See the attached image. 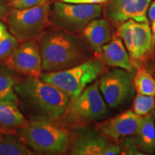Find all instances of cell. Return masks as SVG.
Wrapping results in <instances>:
<instances>
[{"label":"cell","instance_id":"cell-1","mask_svg":"<svg viewBox=\"0 0 155 155\" xmlns=\"http://www.w3.org/2000/svg\"><path fill=\"white\" fill-rule=\"evenodd\" d=\"M15 92L19 109L28 121L59 120L71 100L57 87L32 76L21 78Z\"/></svg>","mask_w":155,"mask_h":155},{"label":"cell","instance_id":"cell-2","mask_svg":"<svg viewBox=\"0 0 155 155\" xmlns=\"http://www.w3.org/2000/svg\"><path fill=\"white\" fill-rule=\"evenodd\" d=\"M38 42L44 72L63 71L93 58L94 50L84 38L55 27L45 29Z\"/></svg>","mask_w":155,"mask_h":155},{"label":"cell","instance_id":"cell-3","mask_svg":"<svg viewBox=\"0 0 155 155\" xmlns=\"http://www.w3.org/2000/svg\"><path fill=\"white\" fill-rule=\"evenodd\" d=\"M58 120L28 121L17 129L31 150L40 154H61L68 150L71 131Z\"/></svg>","mask_w":155,"mask_h":155},{"label":"cell","instance_id":"cell-4","mask_svg":"<svg viewBox=\"0 0 155 155\" xmlns=\"http://www.w3.org/2000/svg\"><path fill=\"white\" fill-rule=\"evenodd\" d=\"M104 63L100 59L91 58L70 68L56 72H44L40 78L57 87L70 99H73L96 81L104 72Z\"/></svg>","mask_w":155,"mask_h":155},{"label":"cell","instance_id":"cell-5","mask_svg":"<svg viewBox=\"0 0 155 155\" xmlns=\"http://www.w3.org/2000/svg\"><path fill=\"white\" fill-rule=\"evenodd\" d=\"M107 114V105L101 94L98 82H95L87 86L76 98L70 100L60 119L65 127L73 128L99 121Z\"/></svg>","mask_w":155,"mask_h":155},{"label":"cell","instance_id":"cell-6","mask_svg":"<svg viewBox=\"0 0 155 155\" xmlns=\"http://www.w3.org/2000/svg\"><path fill=\"white\" fill-rule=\"evenodd\" d=\"M50 2L30 8H11L7 16L9 32L19 42L36 40L50 23Z\"/></svg>","mask_w":155,"mask_h":155},{"label":"cell","instance_id":"cell-7","mask_svg":"<svg viewBox=\"0 0 155 155\" xmlns=\"http://www.w3.org/2000/svg\"><path fill=\"white\" fill-rule=\"evenodd\" d=\"M102 13L99 4H72L55 2L50 8V23L60 30L78 33Z\"/></svg>","mask_w":155,"mask_h":155},{"label":"cell","instance_id":"cell-8","mask_svg":"<svg viewBox=\"0 0 155 155\" xmlns=\"http://www.w3.org/2000/svg\"><path fill=\"white\" fill-rule=\"evenodd\" d=\"M98 87L106 104L112 108L121 105L133 94L134 88L131 75L121 68L102 73Z\"/></svg>","mask_w":155,"mask_h":155},{"label":"cell","instance_id":"cell-9","mask_svg":"<svg viewBox=\"0 0 155 155\" xmlns=\"http://www.w3.org/2000/svg\"><path fill=\"white\" fill-rule=\"evenodd\" d=\"M117 35L124 42L128 53L134 60L144 58L151 48L152 35L149 22L129 19L119 25Z\"/></svg>","mask_w":155,"mask_h":155},{"label":"cell","instance_id":"cell-10","mask_svg":"<svg viewBox=\"0 0 155 155\" xmlns=\"http://www.w3.org/2000/svg\"><path fill=\"white\" fill-rule=\"evenodd\" d=\"M12 70L25 76L40 78L42 59L36 40L22 42L4 62Z\"/></svg>","mask_w":155,"mask_h":155},{"label":"cell","instance_id":"cell-11","mask_svg":"<svg viewBox=\"0 0 155 155\" xmlns=\"http://www.w3.org/2000/svg\"><path fill=\"white\" fill-rule=\"evenodd\" d=\"M108 139L98 129L87 125L73 127L70 139V154L103 155Z\"/></svg>","mask_w":155,"mask_h":155},{"label":"cell","instance_id":"cell-12","mask_svg":"<svg viewBox=\"0 0 155 155\" xmlns=\"http://www.w3.org/2000/svg\"><path fill=\"white\" fill-rule=\"evenodd\" d=\"M152 0H107L104 12L108 20L119 26L129 19L149 22L147 11Z\"/></svg>","mask_w":155,"mask_h":155},{"label":"cell","instance_id":"cell-13","mask_svg":"<svg viewBox=\"0 0 155 155\" xmlns=\"http://www.w3.org/2000/svg\"><path fill=\"white\" fill-rule=\"evenodd\" d=\"M141 117L131 110H128L115 117L98 124L96 128L107 139L118 141L123 137L137 134Z\"/></svg>","mask_w":155,"mask_h":155},{"label":"cell","instance_id":"cell-14","mask_svg":"<svg viewBox=\"0 0 155 155\" xmlns=\"http://www.w3.org/2000/svg\"><path fill=\"white\" fill-rule=\"evenodd\" d=\"M98 55L101 61L108 66L119 68L126 71L131 68L130 55L119 37H114L104 45Z\"/></svg>","mask_w":155,"mask_h":155},{"label":"cell","instance_id":"cell-15","mask_svg":"<svg viewBox=\"0 0 155 155\" xmlns=\"http://www.w3.org/2000/svg\"><path fill=\"white\" fill-rule=\"evenodd\" d=\"M83 38L94 50L99 54L102 47L111 40L109 23L105 19H94L82 30Z\"/></svg>","mask_w":155,"mask_h":155},{"label":"cell","instance_id":"cell-16","mask_svg":"<svg viewBox=\"0 0 155 155\" xmlns=\"http://www.w3.org/2000/svg\"><path fill=\"white\" fill-rule=\"evenodd\" d=\"M28 121L17 102L0 101V125L9 130H14L23 127Z\"/></svg>","mask_w":155,"mask_h":155},{"label":"cell","instance_id":"cell-17","mask_svg":"<svg viewBox=\"0 0 155 155\" xmlns=\"http://www.w3.org/2000/svg\"><path fill=\"white\" fill-rule=\"evenodd\" d=\"M135 136L136 142L140 150L148 154L155 152V127L150 114L141 117L140 126Z\"/></svg>","mask_w":155,"mask_h":155},{"label":"cell","instance_id":"cell-18","mask_svg":"<svg viewBox=\"0 0 155 155\" xmlns=\"http://www.w3.org/2000/svg\"><path fill=\"white\" fill-rule=\"evenodd\" d=\"M21 78L5 63L0 62V101L17 102L15 86Z\"/></svg>","mask_w":155,"mask_h":155},{"label":"cell","instance_id":"cell-19","mask_svg":"<svg viewBox=\"0 0 155 155\" xmlns=\"http://www.w3.org/2000/svg\"><path fill=\"white\" fill-rule=\"evenodd\" d=\"M33 151L19 135L12 132L0 134V155H32Z\"/></svg>","mask_w":155,"mask_h":155},{"label":"cell","instance_id":"cell-20","mask_svg":"<svg viewBox=\"0 0 155 155\" xmlns=\"http://www.w3.org/2000/svg\"><path fill=\"white\" fill-rule=\"evenodd\" d=\"M134 86L138 94L154 96L155 81L147 71H139L134 78Z\"/></svg>","mask_w":155,"mask_h":155},{"label":"cell","instance_id":"cell-21","mask_svg":"<svg viewBox=\"0 0 155 155\" xmlns=\"http://www.w3.org/2000/svg\"><path fill=\"white\" fill-rule=\"evenodd\" d=\"M154 96L138 94L134 101L133 111L140 116L149 115L154 109Z\"/></svg>","mask_w":155,"mask_h":155},{"label":"cell","instance_id":"cell-22","mask_svg":"<svg viewBox=\"0 0 155 155\" xmlns=\"http://www.w3.org/2000/svg\"><path fill=\"white\" fill-rule=\"evenodd\" d=\"M19 41L7 31L0 39V62L5 61L11 55L19 45Z\"/></svg>","mask_w":155,"mask_h":155},{"label":"cell","instance_id":"cell-23","mask_svg":"<svg viewBox=\"0 0 155 155\" xmlns=\"http://www.w3.org/2000/svg\"><path fill=\"white\" fill-rule=\"evenodd\" d=\"M48 2H50V0H10L9 4L11 8L25 9L30 8Z\"/></svg>","mask_w":155,"mask_h":155},{"label":"cell","instance_id":"cell-24","mask_svg":"<svg viewBox=\"0 0 155 155\" xmlns=\"http://www.w3.org/2000/svg\"><path fill=\"white\" fill-rule=\"evenodd\" d=\"M121 147V153L124 152V154H143L140 153L139 149V147L136 142L135 138H128L124 141L123 146Z\"/></svg>","mask_w":155,"mask_h":155},{"label":"cell","instance_id":"cell-25","mask_svg":"<svg viewBox=\"0 0 155 155\" xmlns=\"http://www.w3.org/2000/svg\"><path fill=\"white\" fill-rule=\"evenodd\" d=\"M121 153V145L117 144L116 143L108 142L105 150L104 151L103 155H117Z\"/></svg>","mask_w":155,"mask_h":155},{"label":"cell","instance_id":"cell-26","mask_svg":"<svg viewBox=\"0 0 155 155\" xmlns=\"http://www.w3.org/2000/svg\"><path fill=\"white\" fill-rule=\"evenodd\" d=\"M10 9L11 7L9 4V1L0 0V20L7 19Z\"/></svg>","mask_w":155,"mask_h":155},{"label":"cell","instance_id":"cell-27","mask_svg":"<svg viewBox=\"0 0 155 155\" xmlns=\"http://www.w3.org/2000/svg\"><path fill=\"white\" fill-rule=\"evenodd\" d=\"M60 1L72 4H101L106 2L107 0H60Z\"/></svg>","mask_w":155,"mask_h":155},{"label":"cell","instance_id":"cell-28","mask_svg":"<svg viewBox=\"0 0 155 155\" xmlns=\"http://www.w3.org/2000/svg\"><path fill=\"white\" fill-rule=\"evenodd\" d=\"M147 13H148V17L151 22H155V1L151 4Z\"/></svg>","mask_w":155,"mask_h":155},{"label":"cell","instance_id":"cell-29","mask_svg":"<svg viewBox=\"0 0 155 155\" xmlns=\"http://www.w3.org/2000/svg\"><path fill=\"white\" fill-rule=\"evenodd\" d=\"M7 32V25L4 24L2 22L0 21V39L4 36L6 32Z\"/></svg>","mask_w":155,"mask_h":155},{"label":"cell","instance_id":"cell-30","mask_svg":"<svg viewBox=\"0 0 155 155\" xmlns=\"http://www.w3.org/2000/svg\"><path fill=\"white\" fill-rule=\"evenodd\" d=\"M152 32L155 37V22H152Z\"/></svg>","mask_w":155,"mask_h":155},{"label":"cell","instance_id":"cell-31","mask_svg":"<svg viewBox=\"0 0 155 155\" xmlns=\"http://www.w3.org/2000/svg\"><path fill=\"white\" fill-rule=\"evenodd\" d=\"M7 1H9H9H10V0H7Z\"/></svg>","mask_w":155,"mask_h":155},{"label":"cell","instance_id":"cell-32","mask_svg":"<svg viewBox=\"0 0 155 155\" xmlns=\"http://www.w3.org/2000/svg\"><path fill=\"white\" fill-rule=\"evenodd\" d=\"M0 134H1V131H0Z\"/></svg>","mask_w":155,"mask_h":155},{"label":"cell","instance_id":"cell-33","mask_svg":"<svg viewBox=\"0 0 155 155\" xmlns=\"http://www.w3.org/2000/svg\"></svg>","mask_w":155,"mask_h":155}]
</instances>
